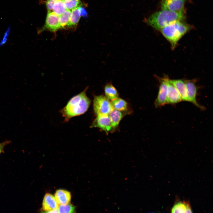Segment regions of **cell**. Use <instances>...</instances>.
Returning a JSON list of instances; mask_svg holds the SVG:
<instances>
[{"instance_id": "cell-1", "label": "cell", "mask_w": 213, "mask_h": 213, "mask_svg": "<svg viewBox=\"0 0 213 213\" xmlns=\"http://www.w3.org/2000/svg\"><path fill=\"white\" fill-rule=\"evenodd\" d=\"M87 88L72 98L60 111L65 122L73 117L84 114L88 110L91 101L86 94Z\"/></svg>"}, {"instance_id": "cell-2", "label": "cell", "mask_w": 213, "mask_h": 213, "mask_svg": "<svg viewBox=\"0 0 213 213\" xmlns=\"http://www.w3.org/2000/svg\"><path fill=\"white\" fill-rule=\"evenodd\" d=\"M185 18V10L173 12L162 10L156 12L144 21L154 29L160 30L162 28L173 23L183 21Z\"/></svg>"}, {"instance_id": "cell-3", "label": "cell", "mask_w": 213, "mask_h": 213, "mask_svg": "<svg viewBox=\"0 0 213 213\" xmlns=\"http://www.w3.org/2000/svg\"><path fill=\"white\" fill-rule=\"evenodd\" d=\"M191 28V26L183 21H179L164 27L159 30L170 43L172 49H174L180 38Z\"/></svg>"}, {"instance_id": "cell-4", "label": "cell", "mask_w": 213, "mask_h": 213, "mask_svg": "<svg viewBox=\"0 0 213 213\" xmlns=\"http://www.w3.org/2000/svg\"><path fill=\"white\" fill-rule=\"evenodd\" d=\"M93 108L94 113L97 116L108 115L114 109L109 100L102 95L94 97Z\"/></svg>"}, {"instance_id": "cell-5", "label": "cell", "mask_w": 213, "mask_h": 213, "mask_svg": "<svg viewBox=\"0 0 213 213\" xmlns=\"http://www.w3.org/2000/svg\"><path fill=\"white\" fill-rule=\"evenodd\" d=\"M45 28L53 32L61 28L59 21V16L53 11L48 12L45 25L42 28L38 31V33H40Z\"/></svg>"}, {"instance_id": "cell-6", "label": "cell", "mask_w": 213, "mask_h": 213, "mask_svg": "<svg viewBox=\"0 0 213 213\" xmlns=\"http://www.w3.org/2000/svg\"><path fill=\"white\" fill-rule=\"evenodd\" d=\"M91 127L100 128L107 133L112 131L111 120L108 115L97 116Z\"/></svg>"}, {"instance_id": "cell-7", "label": "cell", "mask_w": 213, "mask_h": 213, "mask_svg": "<svg viewBox=\"0 0 213 213\" xmlns=\"http://www.w3.org/2000/svg\"><path fill=\"white\" fill-rule=\"evenodd\" d=\"M157 98L155 101L156 107L163 106L167 104V86L166 78H161Z\"/></svg>"}, {"instance_id": "cell-8", "label": "cell", "mask_w": 213, "mask_h": 213, "mask_svg": "<svg viewBox=\"0 0 213 213\" xmlns=\"http://www.w3.org/2000/svg\"><path fill=\"white\" fill-rule=\"evenodd\" d=\"M189 101L191 102L199 108L203 109L204 108L197 103L196 100L198 88L194 80L185 81Z\"/></svg>"}, {"instance_id": "cell-9", "label": "cell", "mask_w": 213, "mask_h": 213, "mask_svg": "<svg viewBox=\"0 0 213 213\" xmlns=\"http://www.w3.org/2000/svg\"><path fill=\"white\" fill-rule=\"evenodd\" d=\"M186 0H167L162 1L161 9L162 10L173 12H178L184 9Z\"/></svg>"}, {"instance_id": "cell-10", "label": "cell", "mask_w": 213, "mask_h": 213, "mask_svg": "<svg viewBox=\"0 0 213 213\" xmlns=\"http://www.w3.org/2000/svg\"><path fill=\"white\" fill-rule=\"evenodd\" d=\"M167 86V104H173L182 100L181 97L177 89L170 82V79L166 78Z\"/></svg>"}, {"instance_id": "cell-11", "label": "cell", "mask_w": 213, "mask_h": 213, "mask_svg": "<svg viewBox=\"0 0 213 213\" xmlns=\"http://www.w3.org/2000/svg\"><path fill=\"white\" fill-rule=\"evenodd\" d=\"M59 205L53 195L50 193L45 195L42 203L43 211H48L57 209Z\"/></svg>"}, {"instance_id": "cell-12", "label": "cell", "mask_w": 213, "mask_h": 213, "mask_svg": "<svg viewBox=\"0 0 213 213\" xmlns=\"http://www.w3.org/2000/svg\"><path fill=\"white\" fill-rule=\"evenodd\" d=\"M55 198L59 205H64L70 204L71 195L67 191L60 189L57 190L55 193Z\"/></svg>"}, {"instance_id": "cell-13", "label": "cell", "mask_w": 213, "mask_h": 213, "mask_svg": "<svg viewBox=\"0 0 213 213\" xmlns=\"http://www.w3.org/2000/svg\"><path fill=\"white\" fill-rule=\"evenodd\" d=\"M170 80L178 92L182 100L189 101L185 81L180 79Z\"/></svg>"}, {"instance_id": "cell-14", "label": "cell", "mask_w": 213, "mask_h": 213, "mask_svg": "<svg viewBox=\"0 0 213 213\" xmlns=\"http://www.w3.org/2000/svg\"><path fill=\"white\" fill-rule=\"evenodd\" d=\"M108 115L111 120L112 130L114 131L118 127L123 117V114L122 112L114 109Z\"/></svg>"}, {"instance_id": "cell-15", "label": "cell", "mask_w": 213, "mask_h": 213, "mask_svg": "<svg viewBox=\"0 0 213 213\" xmlns=\"http://www.w3.org/2000/svg\"><path fill=\"white\" fill-rule=\"evenodd\" d=\"M190 205L189 202L178 201L175 202L171 210V213H185L188 207Z\"/></svg>"}, {"instance_id": "cell-16", "label": "cell", "mask_w": 213, "mask_h": 213, "mask_svg": "<svg viewBox=\"0 0 213 213\" xmlns=\"http://www.w3.org/2000/svg\"><path fill=\"white\" fill-rule=\"evenodd\" d=\"M111 103L114 109L121 112H125L128 110L127 103L121 98L117 97L112 100Z\"/></svg>"}, {"instance_id": "cell-17", "label": "cell", "mask_w": 213, "mask_h": 213, "mask_svg": "<svg viewBox=\"0 0 213 213\" xmlns=\"http://www.w3.org/2000/svg\"><path fill=\"white\" fill-rule=\"evenodd\" d=\"M104 91L105 97L109 100H112L118 97V91L111 83H109L105 86Z\"/></svg>"}, {"instance_id": "cell-18", "label": "cell", "mask_w": 213, "mask_h": 213, "mask_svg": "<svg viewBox=\"0 0 213 213\" xmlns=\"http://www.w3.org/2000/svg\"><path fill=\"white\" fill-rule=\"evenodd\" d=\"M71 12L70 10L66 9L59 16V21L61 28H64L66 26H69Z\"/></svg>"}, {"instance_id": "cell-19", "label": "cell", "mask_w": 213, "mask_h": 213, "mask_svg": "<svg viewBox=\"0 0 213 213\" xmlns=\"http://www.w3.org/2000/svg\"><path fill=\"white\" fill-rule=\"evenodd\" d=\"M71 12L69 27L75 26L78 22L80 17L78 7L72 9Z\"/></svg>"}, {"instance_id": "cell-20", "label": "cell", "mask_w": 213, "mask_h": 213, "mask_svg": "<svg viewBox=\"0 0 213 213\" xmlns=\"http://www.w3.org/2000/svg\"><path fill=\"white\" fill-rule=\"evenodd\" d=\"M66 10L63 0H56L53 7V12L57 15L60 16Z\"/></svg>"}, {"instance_id": "cell-21", "label": "cell", "mask_w": 213, "mask_h": 213, "mask_svg": "<svg viewBox=\"0 0 213 213\" xmlns=\"http://www.w3.org/2000/svg\"><path fill=\"white\" fill-rule=\"evenodd\" d=\"M57 209L59 213H75V208L73 205L69 204L60 205Z\"/></svg>"}, {"instance_id": "cell-22", "label": "cell", "mask_w": 213, "mask_h": 213, "mask_svg": "<svg viewBox=\"0 0 213 213\" xmlns=\"http://www.w3.org/2000/svg\"><path fill=\"white\" fill-rule=\"evenodd\" d=\"M63 1L66 9L69 10L78 7L81 3L80 0H63Z\"/></svg>"}, {"instance_id": "cell-23", "label": "cell", "mask_w": 213, "mask_h": 213, "mask_svg": "<svg viewBox=\"0 0 213 213\" xmlns=\"http://www.w3.org/2000/svg\"><path fill=\"white\" fill-rule=\"evenodd\" d=\"M56 0H47L46 2V5L48 12L52 11L53 7Z\"/></svg>"}, {"instance_id": "cell-24", "label": "cell", "mask_w": 213, "mask_h": 213, "mask_svg": "<svg viewBox=\"0 0 213 213\" xmlns=\"http://www.w3.org/2000/svg\"><path fill=\"white\" fill-rule=\"evenodd\" d=\"M10 31V28H8L7 30L4 33V35L3 37V39L0 42V46L4 44L7 41V37L9 36Z\"/></svg>"}, {"instance_id": "cell-25", "label": "cell", "mask_w": 213, "mask_h": 213, "mask_svg": "<svg viewBox=\"0 0 213 213\" xmlns=\"http://www.w3.org/2000/svg\"><path fill=\"white\" fill-rule=\"evenodd\" d=\"M78 9L80 16L86 17L87 16V13L85 9L80 6L78 7Z\"/></svg>"}, {"instance_id": "cell-26", "label": "cell", "mask_w": 213, "mask_h": 213, "mask_svg": "<svg viewBox=\"0 0 213 213\" xmlns=\"http://www.w3.org/2000/svg\"><path fill=\"white\" fill-rule=\"evenodd\" d=\"M11 142V141H6L0 143V155L4 152V149L5 147Z\"/></svg>"}, {"instance_id": "cell-27", "label": "cell", "mask_w": 213, "mask_h": 213, "mask_svg": "<svg viewBox=\"0 0 213 213\" xmlns=\"http://www.w3.org/2000/svg\"><path fill=\"white\" fill-rule=\"evenodd\" d=\"M40 213H59L58 209H56L53 210L48 211H43L41 212Z\"/></svg>"}, {"instance_id": "cell-28", "label": "cell", "mask_w": 213, "mask_h": 213, "mask_svg": "<svg viewBox=\"0 0 213 213\" xmlns=\"http://www.w3.org/2000/svg\"><path fill=\"white\" fill-rule=\"evenodd\" d=\"M185 213H193L191 205L188 207Z\"/></svg>"}, {"instance_id": "cell-29", "label": "cell", "mask_w": 213, "mask_h": 213, "mask_svg": "<svg viewBox=\"0 0 213 213\" xmlns=\"http://www.w3.org/2000/svg\"><path fill=\"white\" fill-rule=\"evenodd\" d=\"M166 0H162V1H166Z\"/></svg>"}]
</instances>
